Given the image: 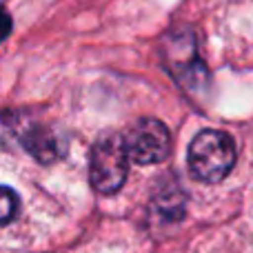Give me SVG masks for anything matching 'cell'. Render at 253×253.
Instances as JSON below:
<instances>
[{
    "label": "cell",
    "mask_w": 253,
    "mask_h": 253,
    "mask_svg": "<svg viewBox=\"0 0 253 253\" xmlns=\"http://www.w3.org/2000/svg\"><path fill=\"white\" fill-rule=\"evenodd\" d=\"M13 29V22H11V16L7 13V9L0 7V40H4Z\"/></svg>",
    "instance_id": "6"
},
{
    "label": "cell",
    "mask_w": 253,
    "mask_h": 253,
    "mask_svg": "<svg viewBox=\"0 0 253 253\" xmlns=\"http://www.w3.org/2000/svg\"><path fill=\"white\" fill-rule=\"evenodd\" d=\"M125 144L131 162L158 165V162L167 160V156L171 151V133L160 120L142 118L125 135Z\"/></svg>",
    "instance_id": "3"
},
{
    "label": "cell",
    "mask_w": 253,
    "mask_h": 253,
    "mask_svg": "<svg viewBox=\"0 0 253 253\" xmlns=\"http://www.w3.org/2000/svg\"><path fill=\"white\" fill-rule=\"evenodd\" d=\"M189 171L200 182H220L236 165V144L224 131L205 129L191 140Z\"/></svg>",
    "instance_id": "1"
},
{
    "label": "cell",
    "mask_w": 253,
    "mask_h": 253,
    "mask_svg": "<svg viewBox=\"0 0 253 253\" xmlns=\"http://www.w3.org/2000/svg\"><path fill=\"white\" fill-rule=\"evenodd\" d=\"M20 140L27 151L40 162H51L60 156V144L53 138L51 131L44 129V126H34L27 133H22Z\"/></svg>",
    "instance_id": "4"
},
{
    "label": "cell",
    "mask_w": 253,
    "mask_h": 253,
    "mask_svg": "<svg viewBox=\"0 0 253 253\" xmlns=\"http://www.w3.org/2000/svg\"><path fill=\"white\" fill-rule=\"evenodd\" d=\"M129 153L125 138L118 133H107L96 140L89 156V180L98 193L114 196L123 189L129 173Z\"/></svg>",
    "instance_id": "2"
},
{
    "label": "cell",
    "mask_w": 253,
    "mask_h": 253,
    "mask_svg": "<svg viewBox=\"0 0 253 253\" xmlns=\"http://www.w3.org/2000/svg\"><path fill=\"white\" fill-rule=\"evenodd\" d=\"M18 196L13 189L0 187V224H9L18 215Z\"/></svg>",
    "instance_id": "5"
}]
</instances>
